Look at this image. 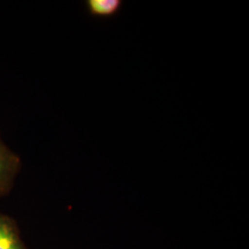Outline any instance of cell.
<instances>
[{"label": "cell", "mask_w": 249, "mask_h": 249, "mask_svg": "<svg viewBox=\"0 0 249 249\" xmlns=\"http://www.w3.org/2000/svg\"><path fill=\"white\" fill-rule=\"evenodd\" d=\"M20 159L0 138V196H5L14 184L20 169Z\"/></svg>", "instance_id": "1"}, {"label": "cell", "mask_w": 249, "mask_h": 249, "mask_svg": "<svg viewBox=\"0 0 249 249\" xmlns=\"http://www.w3.org/2000/svg\"><path fill=\"white\" fill-rule=\"evenodd\" d=\"M0 249H29L22 240L16 222L0 212Z\"/></svg>", "instance_id": "2"}, {"label": "cell", "mask_w": 249, "mask_h": 249, "mask_svg": "<svg viewBox=\"0 0 249 249\" xmlns=\"http://www.w3.org/2000/svg\"><path fill=\"white\" fill-rule=\"evenodd\" d=\"M122 0H87L85 6L94 18H110L116 16L123 8Z\"/></svg>", "instance_id": "3"}]
</instances>
